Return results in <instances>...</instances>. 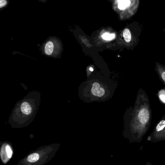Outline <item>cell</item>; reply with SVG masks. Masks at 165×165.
<instances>
[{"mask_svg":"<svg viewBox=\"0 0 165 165\" xmlns=\"http://www.w3.org/2000/svg\"><path fill=\"white\" fill-rule=\"evenodd\" d=\"M59 144L41 147L19 161L18 165H43L54 156Z\"/></svg>","mask_w":165,"mask_h":165,"instance_id":"cell-1","label":"cell"},{"mask_svg":"<svg viewBox=\"0 0 165 165\" xmlns=\"http://www.w3.org/2000/svg\"><path fill=\"white\" fill-rule=\"evenodd\" d=\"M92 92L93 95L101 97L105 94V91L104 89L100 87L99 84L94 83L92 87Z\"/></svg>","mask_w":165,"mask_h":165,"instance_id":"cell-4","label":"cell"},{"mask_svg":"<svg viewBox=\"0 0 165 165\" xmlns=\"http://www.w3.org/2000/svg\"><path fill=\"white\" fill-rule=\"evenodd\" d=\"M102 37L104 40L110 41V40H112L115 38V34H111V33H108V32H105L102 35Z\"/></svg>","mask_w":165,"mask_h":165,"instance_id":"cell-9","label":"cell"},{"mask_svg":"<svg viewBox=\"0 0 165 165\" xmlns=\"http://www.w3.org/2000/svg\"><path fill=\"white\" fill-rule=\"evenodd\" d=\"M90 71H91V72H93V68H90Z\"/></svg>","mask_w":165,"mask_h":165,"instance_id":"cell-14","label":"cell"},{"mask_svg":"<svg viewBox=\"0 0 165 165\" xmlns=\"http://www.w3.org/2000/svg\"><path fill=\"white\" fill-rule=\"evenodd\" d=\"M122 1H123V0H118V1L119 3H120V2H121Z\"/></svg>","mask_w":165,"mask_h":165,"instance_id":"cell-15","label":"cell"},{"mask_svg":"<svg viewBox=\"0 0 165 165\" xmlns=\"http://www.w3.org/2000/svg\"><path fill=\"white\" fill-rule=\"evenodd\" d=\"M21 110L25 114H30L32 112V108L30 104L27 102H24L21 105Z\"/></svg>","mask_w":165,"mask_h":165,"instance_id":"cell-5","label":"cell"},{"mask_svg":"<svg viewBox=\"0 0 165 165\" xmlns=\"http://www.w3.org/2000/svg\"><path fill=\"white\" fill-rule=\"evenodd\" d=\"M54 49V44L51 41L48 42L45 47V52L46 54L48 55H50L53 52Z\"/></svg>","mask_w":165,"mask_h":165,"instance_id":"cell-6","label":"cell"},{"mask_svg":"<svg viewBox=\"0 0 165 165\" xmlns=\"http://www.w3.org/2000/svg\"><path fill=\"white\" fill-rule=\"evenodd\" d=\"M130 3L131 2L130 0H123L121 2L119 3L118 8L121 10H124L130 5Z\"/></svg>","mask_w":165,"mask_h":165,"instance_id":"cell-8","label":"cell"},{"mask_svg":"<svg viewBox=\"0 0 165 165\" xmlns=\"http://www.w3.org/2000/svg\"><path fill=\"white\" fill-rule=\"evenodd\" d=\"M13 154L12 148L10 144L5 143L2 145L0 155L3 164H6L9 161L11 157H12Z\"/></svg>","mask_w":165,"mask_h":165,"instance_id":"cell-2","label":"cell"},{"mask_svg":"<svg viewBox=\"0 0 165 165\" xmlns=\"http://www.w3.org/2000/svg\"><path fill=\"white\" fill-rule=\"evenodd\" d=\"M123 36L125 42L127 43H129L131 40V32L128 29H125L123 32Z\"/></svg>","mask_w":165,"mask_h":165,"instance_id":"cell-7","label":"cell"},{"mask_svg":"<svg viewBox=\"0 0 165 165\" xmlns=\"http://www.w3.org/2000/svg\"><path fill=\"white\" fill-rule=\"evenodd\" d=\"M150 114L148 110L146 109H142L139 112L138 118L140 123L145 124L148 122L149 120Z\"/></svg>","mask_w":165,"mask_h":165,"instance_id":"cell-3","label":"cell"},{"mask_svg":"<svg viewBox=\"0 0 165 165\" xmlns=\"http://www.w3.org/2000/svg\"><path fill=\"white\" fill-rule=\"evenodd\" d=\"M162 78L163 79V80L165 81V72H163L162 74Z\"/></svg>","mask_w":165,"mask_h":165,"instance_id":"cell-13","label":"cell"},{"mask_svg":"<svg viewBox=\"0 0 165 165\" xmlns=\"http://www.w3.org/2000/svg\"><path fill=\"white\" fill-rule=\"evenodd\" d=\"M7 2L6 0H1L0 1V8H2L7 5Z\"/></svg>","mask_w":165,"mask_h":165,"instance_id":"cell-12","label":"cell"},{"mask_svg":"<svg viewBox=\"0 0 165 165\" xmlns=\"http://www.w3.org/2000/svg\"><path fill=\"white\" fill-rule=\"evenodd\" d=\"M165 127V120H162V121H160L156 126V131L157 132H159V131L162 130Z\"/></svg>","mask_w":165,"mask_h":165,"instance_id":"cell-10","label":"cell"},{"mask_svg":"<svg viewBox=\"0 0 165 165\" xmlns=\"http://www.w3.org/2000/svg\"><path fill=\"white\" fill-rule=\"evenodd\" d=\"M160 99L163 102L165 103V91H163L161 92L159 95Z\"/></svg>","mask_w":165,"mask_h":165,"instance_id":"cell-11","label":"cell"}]
</instances>
